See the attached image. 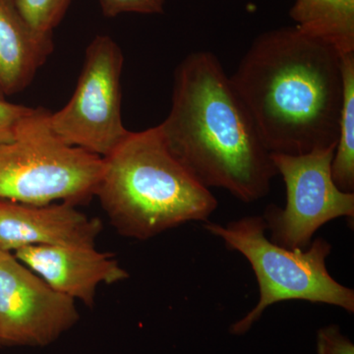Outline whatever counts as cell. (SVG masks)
Returning <instances> with one entry per match:
<instances>
[{
  "mask_svg": "<svg viewBox=\"0 0 354 354\" xmlns=\"http://www.w3.org/2000/svg\"><path fill=\"white\" fill-rule=\"evenodd\" d=\"M95 196L116 232L148 241L190 221H209L218 200L165 144L158 125L129 132L108 157Z\"/></svg>",
  "mask_w": 354,
  "mask_h": 354,
  "instance_id": "cell-3",
  "label": "cell"
},
{
  "mask_svg": "<svg viewBox=\"0 0 354 354\" xmlns=\"http://www.w3.org/2000/svg\"><path fill=\"white\" fill-rule=\"evenodd\" d=\"M230 81L271 153L335 148L344 102L342 55L295 26L262 32Z\"/></svg>",
  "mask_w": 354,
  "mask_h": 354,
  "instance_id": "cell-1",
  "label": "cell"
},
{
  "mask_svg": "<svg viewBox=\"0 0 354 354\" xmlns=\"http://www.w3.org/2000/svg\"><path fill=\"white\" fill-rule=\"evenodd\" d=\"M80 320L75 300L0 250V344L44 348Z\"/></svg>",
  "mask_w": 354,
  "mask_h": 354,
  "instance_id": "cell-8",
  "label": "cell"
},
{
  "mask_svg": "<svg viewBox=\"0 0 354 354\" xmlns=\"http://www.w3.org/2000/svg\"><path fill=\"white\" fill-rule=\"evenodd\" d=\"M158 127L172 155L205 187L244 203L270 192L278 174L271 153L214 53L196 51L178 64L171 111Z\"/></svg>",
  "mask_w": 354,
  "mask_h": 354,
  "instance_id": "cell-2",
  "label": "cell"
},
{
  "mask_svg": "<svg viewBox=\"0 0 354 354\" xmlns=\"http://www.w3.org/2000/svg\"><path fill=\"white\" fill-rule=\"evenodd\" d=\"M102 230L91 218L68 203L28 205L0 199V250L28 246H95Z\"/></svg>",
  "mask_w": 354,
  "mask_h": 354,
  "instance_id": "cell-9",
  "label": "cell"
},
{
  "mask_svg": "<svg viewBox=\"0 0 354 354\" xmlns=\"http://www.w3.org/2000/svg\"><path fill=\"white\" fill-rule=\"evenodd\" d=\"M123 64L122 50L111 37L99 35L88 44L73 95L48 114V124L62 142L104 158L129 134L121 106Z\"/></svg>",
  "mask_w": 354,
  "mask_h": 354,
  "instance_id": "cell-6",
  "label": "cell"
},
{
  "mask_svg": "<svg viewBox=\"0 0 354 354\" xmlns=\"http://www.w3.org/2000/svg\"><path fill=\"white\" fill-rule=\"evenodd\" d=\"M53 35L32 29L16 0H0V93L24 91L53 53Z\"/></svg>",
  "mask_w": 354,
  "mask_h": 354,
  "instance_id": "cell-11",
  "label": "cell"
},
{
  "mask_svg": "<svg viewBox=\"0 0 354 354\" xmlns=\"http://www.w3.org/2000/svg\"><path fill=\"white\" fill-rule=\"evenodd\" d=\"M102 14L113 18L124 13L153 15L164 12L165 0H100Z\"/></svg>",
  "mask_w": 354,
  "mask_h": 354,
  "instance_id": "cell-15",
  "label": "cell"
},
{
  "mask_svg": "<svg viewBox=\"0 0 354 354\" xmlns=\"http://www.w3.org/2000/svg\"><path fill=\"white\" fill-rule=\"evenodd\" d=\"M34 108L6 102L0 97V145L9 143L15 138L21 121L27 118Z\"/></svg>",
  "mask_w": 354,
  "mask_h": 354,
  "instance_id": "cell-16",
  "label": "cell"
},
{
  "mask_svg": "<svg viewBox=\"0 0 354 354\" xmlns=\"http://www.w3.org/2000/svg\"><path fill=\"white\" fill-rule=\"evenodd\" d=\"M317 354H354V344L339 326L329 325L317 333Z\"/></svg>",
  "mask_w": 354,
  "mask_h": 354,
  "instance_id": "cell-17",
  "label": "cell"
},
{
  "mask_svg": "<svg viewBox=\"0 0 354 354\" xmlns=\"http://www.w3.org/2000/svg\"><path fill=\"white\" fill-rule=\"evenodd\" d=\"M290 17L310 38L354 53V0H295Z\"/></svg>",
  "mask_w": 354,
  "mask_h": 354,
  "instance_id": "cell-12",
  "label": "cell"
},
{
  "mask_svg": "<svg viewBox=\"0 0 354 354\" xmlns=\"http://www.w3.org/2000/svg\"><path fill=\"white\" fill-rule=\"evenodd\" d=\"M0 346H1V344H0Z\"/></svg>",
  "mask_w": 354,
  "mask_h": 354,
  "instance_id": "cell-19",
  "label": "cell"
},
{
  "mask_svg": "<svg viewBox=\"0 0 354 354\" xmlns=\"http://www.w3.org/2000/svg\"><path fill=\"white\" fill-rule=\"evenodd\" d=\"M344 102L332 160L333 180L344 192L354 193V53L342 55Z\"/></svg>",
  "mask_w": 354,
  "mask_h": 354,
  "instance_id": "cell-13",
  "label": "cell"
},
{
  "mask_svg": "<svg viewBox=\"0 0 354 354\" xmlns=\"http://www.w3.org/2000/svg\"><path fill=\"white\" fill-rule=\"evenodd\" d=\"M204 228L248 261L259 285V301L232 324V335L246 334L268 307L290 300L333 305L353 313V290L328 271L326 261L332 245L326 239L318 237L306 249L279 245L266 235L262 216H244L225 225L206 221Z\"/></svg>",
  "mask_w": 354,
  "mask_h": 354,
  "instance_id": "cell-4",
  "label": "cell"
},
{
  "mask_svg": "<svg viewBox=\"0 0 354 354\" xmlns=\"http://www.w3.org/2000/svg\"><path fill=\"white\" fill-rule=\"evenodd\" d=\"M14 256L51 288L88 307L94 305L99 286L129 278L111 254L95 246H28Z\"/></svg>",
  "mask_w": 354,
  "mask_h": 354,
  "instance_id": "cell-10",
  "label": "cell"
},
{
  "mask_svg": "<svg viewBox=\"0 0 354 354\" xmlns=\"http://www.w3.org/2000/svg\"><path fill=\"white\" fill-rule=\"evenodd\" d=\"M0 97H4L3 95H1V93H0Z\"/></svg>",
  "mask_w": 354,
  "mask_h": 354,
  "instance_id": "cell-18",
  "label": "cell"
},
{
  "mask_svg": "<svg viewBox=\"0 0 354 354\" xmlns=\"http://www.w3.org/2000/svg\"><path fill=\"white\" fill-rule=\"evenodd\" d=\"M335 148L300 155L271 153L286 184L285 208L270 205L263 220L270 241L290 249H306L319 228L335 218H354V193L344 192L332 176Z\"/></svg>",
  "mask_w": 354,
  "mask_h": 354,
  "instance_id": "cell-7",
  "label": "cell"
},
{
  "mask_svg": "<svg viewBox=\"0 0 354 354\" xmlns=\"http://www.w3.org/2000/svg\"><path fill=\"white\" fill-rule=\"evenodd\" d=\"M72 0H16L21 14L32 29L53 35L67 12Z\"/></svg>",
  "mask_w": 354,
  "mask_h": 354,
  "instance_id": "cell-14",
  "label": "cell"
},
{
  "mask_svg": "<svg viewBox=\"0 0 354 354\" xmlns=\"http://www.w3.org/2000/svg\"><path fill=\"white\" fill-rule=\"evenodd\" d=\"M48 114L34 109L21 121L15 138L0 145V199L76 206L95 196L102 158L62 142L51 130Z\"/></svg>",
  "mask_w": 354,
  "mask_h": 354,
  "instance_id": "cell-5",
  "label": "cell"
}]
</instances>
